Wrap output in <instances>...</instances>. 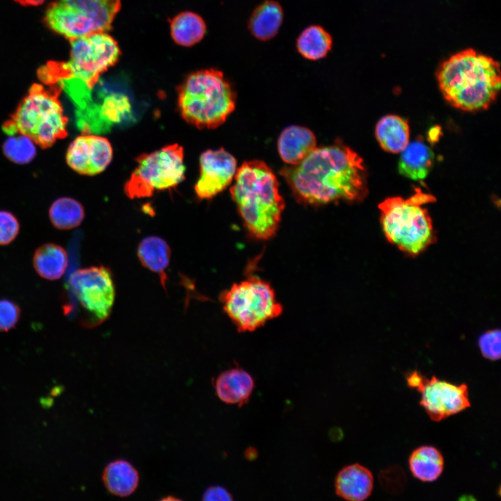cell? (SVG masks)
<instances>
[{"instance_id": "f546056e", "label": "cell", "mask_w": 501, "mask_h": 501, "mask_svg": "<svg viewBox=\"0 0 501 501\" xmlns=\"http://www.w3.org/2000/svg\"><path fill=\"white\" fill-rule=\"evenodd\" d=\"M19 307L8 299L0 300V332H7L13 328L20 318Z\"/></svg>"}, {"instance_id": "ac0fdd59", "label": "cell", "mask_w": 501, "mask_h": 501, "mask_svg": "<svg viewBox=\"0 0 501 501\" xmlns=\"http://www.w3.org/2000/svg\"><path fill=\"white\" fill-rule=\"evenodd\" d=\"M102 478L106 490L121 498L132 495L139 483L138 470L129 461L122 459L109 462L103 470Z\"/></svg>"}, {"instance_id": "8fae6325", "label": "cell", "mask_w": 501, "mask_h": 501, "mask_svg": "<svg viewBox=\"0 0 501 501\" xmlns=\"http://www.w3.org/2000/svg\"><path fill=\"white\" fill-rule=\"evenodd\" d=\"M68 285L77 300L84 326H96L109 316L116 291L108 268L99 266L79 269L72 274Z\"/></svg>"}, {"instance_id": "2e32d148", "label": "cell", "mask_w": 501, "mask_h": 501, "mask_svg": "<svg viewBox=\"0 0 501 501\" xmlns=\"http://www.w3.org/2000/svg\"><path fill=\"white\" fill-rule=\"evenodd\" d=\"M373 486L372 472L359 463L344 467L335 480L336 495L350 501L366 500L371 495Z\"/></svg>"}, {"instance_id": "d4e9b609", "label": "cell", "mask_w": 501, "mask_h": 501, "mask_svg": "<svg viewBox=\"0 0 501 501\" xmlns=\"http://www.w3.org/2000/svg\"><path fill=\"white\" fill-rule=\"evenodd\" d=\"M170 35L175 43L191 47L205 36L207 27L202 18L193 12H183L170 22Z\"/></svg>"}, {"instance_id": "277c9868", "label": "cell", "mask_w": 501, "mask_h": 501, "mask_svg": "<svg viewBox=\"0 0 501 501\" xmlns=\"http://www.w3.org/2000/svg\"><path fill=\"white\" fill-rule=\"evenodd\" d=\"M230 193L252 237L267 240L276 234L285 202L275 174L264 162L243 163L237 169Z\"/></svg>"}, {"instance_id": "9a60e30c", "label": "cell", "mask_w": 501, "mask_h": 501, "mask_svg": "<svg viewBox=\"0 0 501 501\" xmlns=\"http://www.w3.org/2000/svg\"><path fill=\"white\" fill-rule=\"evenodd\" d=\"M214 387L218 398L227 404L242 406L250 399L255 388L252 376L242 368L225 370L216 378Z\"/></svg>"}, {"instance_id": "9c48e42d", "label": "cell", "mask_w": 501, "mask_h": 501, "mask_svg": "<svg viewBox=\"0 0 501 501\" xmlns=\"http://www.w3.org/2000/svg\"><path fill=\"white\" fill-rule=\"evenodd\" d=\"M9 122L42 147L66 134L67 119L61 104L56 95L38 84L32 86Z\"/></svg>"}, {"instance_id": "7402d4cb", "label": "cell", "mask_w": 501, "mask_h": 501, "mask_svg": "<svg viewBox=\"0 0 501 501\" xmlns=\"http://www.w3.org/2000/svg\"><path fill=\"white\" fill-rule=\"evenodd\" d=\"M408 122L396 115L381 118L375 128L376 138L380 146L392 153L401 152L409 143Z\"/></svg>"}, {"instance_id": "d6a6232c", "label": "cell", "mask_w": 501, "mask_h": 501, "mask_svg": "<svg viewBox=\"0 0 501 501\" xmlns=\"http://www.w3.org/2000/svg\"><path fill=\"white\" fill-rule=\"evenodd\" d=\"M424 376L417 370L406 374V380L407 385L413 388H418L422 383Z\"/></svg>"}, {"instance_id": "8992f818", "label": "cell", "mask_w": 501, "mask_h": 501, "mask_svg": "<svg viewBox=\"0 0 501 501\" xmlns=\"http://www.w3.org/2000/svg\"><path fill=\"white\" fill-rule=\"evenodd\" d=\"M420 189L408 199L390 197L379 205L386 239L400 250L417 256L434 244L436 234L429 212L422 205L434 201Z\"/></svg>"}, {"instance_id": "e575fe53", "label": "cell", "mask_w": 501, "mask_h": 501, "mask_svg": "<svg viewBox=\"0 0 501 501\" xmlns=\"http://www.w3.org/2000/svg\"><path fill=\"white\" fill-rule=\"evenodd\" d=\"M245 456L248 460H253L257 456V452L254 448L249 447L245 452Z\"/></svg>"}, {"instance_id": "6da1fadb", "label": "cell", "mask_w": 501, "mask_h": 501, "mask_svg": "<svg viewBox=\"0 0 501 501\" xmlns=\"http://www.w3.org/2000/svg\"><path fill=\"white\" fill-rule=\"evenodd\" d=\"M280 174L296 199L310 205L360 200L367 193L363 159L340 142L316 148L298 164L283 168Z\"/></svg>"}, {"instance_id": "5b68a950", "label": "cell", "mask_w": 501, "mask_h": 501, "mask_svg": "<svg viewBox=\"0 0 501 501\" xmlns=\"http://www.w3.org/2000/svg\"><path fill=\"white\" fill-rule=\"evenodd\" d=\"M236 94L222 72L210 68L187 76L177 89L182 117L198 129L222 125L235 108Z\"/></svg>"}, {"instance_id": "ffe728a7", "label": "cell", "mask_w": 501, "mask_h": 501, "mask_svg": "<svg viewBox=\"0 0 501 501\" xmlns=\"http://www.w3.org/2000/svg\"><path fill=\"white\" fill-rule=\"evenodd\" d=\"M401 152L399 173L413 180L424 179L434 159L431 148L422 139H416L409 142Z\"/></svg>"}, {"instance_id": "30bf717a", "label": "cell", "mask_w": 501, "mask_h": 501, "mask_svg": "<svg viewBox=\"0 0 501 501\" xmlns=\"http://www.w3.org/2000/svg\"><path fill=\"white\" fill-rule=\"evenodd\" d=\"M136 163L124 186L130 198L150 197L155 191L175 187L184 179V150L178 144L143 154L137 157Z\"/></svg>"}, {"instance_id": "d6986e66", "label": "cell", "mask_w": 501, "mask_h": 501, "mask_svg": "<svg viewBox=\"0 0 501 501\" xmlns=\"http://www.w3.org/2000/svg\"><path fill=\"white\" fill-rule=\"evenodd\" d=\"M283 17V10L278 2L266 0L253 11L248 20V28L255 38L267 41L277 35Z\"/></svg>"}, {"instance_id": "ba28073f", "label": "cell", "mask_w": 501, "mask_h": 501, "mask_svg": "<svg viewBox=\"0 0 501 501\" xmlns=\"http://www.w3.org/2000/svg\"><path fill=\"white\" fill-rule=\"evenodd\" d=\"M224 311L239 331H252L279 316L282 305L273 289L257 276L234 283L221 295Z\"/></svg>"}, {"instance_id": "52a82bcc", "label": "cell", "mask_w": 501, "mask_h": 501, "mask_svg": "<svg viewBox=\"0 0 501 501\" xmlns=\"http://www.w3.org/2000/svg\"><path fill=\"white\" fill-rule=\"evenodd\" d=\"M120 0H59L51 4L45 22L70 40L111 30Z\"/></svg>"}, {"instance_id": "e0dca14e", "label": "cell", "mask_w": 501, "mask_h": 501, "mask_svg": "<svg viewBox=\"0 0 501 501\" xmlns=\"http://www.w3.org/2000/svg\"><path fill=\"white\" fill-rule=\"evenodd\" d=\"M316 138L309 129L291 125L285 128L278 140L281 159L289 165L302 161L316 147Z\"/></svg>"}, {"instance_id": "7a4b0ae2", "label": "cell", "mask_w": 501, "mask_h": 501, "mask_svg": "<svg viewBox=\"0 0 501 501\" xmlns=\"http://www.w3.org/2000/svg\"><path fill=\"white\" fill-rule=\"evenodd\" d=\"M70 43L68 61L49 62L38 74L44 82H57L77 106H82L93 101V89L100 76L117 63L120 50L106 32L77 38Z\"/></svg>"}, {"instance_id": "44dd1931", "label": "cell", "mask_w": 501, "mask_h": 501, "mask_svg": "<svg viewBox=\"0 0 501 501\" xmlns=\"http://www.w3.org/2000/svg\"><path fill=\"white\" fill-rule=\"evenodd\" d=\"M137 255L141 264L157 273L164 287L166 274L171 255V250L167 242L157 236H149L143 239L137 248Z\"/></svg>"}, {"instance_id": "83f0119b", "label": "cell", "mask_w": 501, "mask_h": 501, "mask_svg": "<svg viewBox=\"0 0 501 501\" xmlns=\"http://www.w3.org/2000/svg\"><path fill=\"white\" fill-rule=\"evenodd\" d=\"M36 143L20 132L8 134L3 144V152L11 161L17 164L31 162L36 155Z\"/></svg>"}, {"instance_id": "3957f363", "label": "cell", "mask_w": 501, "mask_h": 501, "mask_svg": "<svg viewBox=\"0 0 501 501\" xmlns=\"http://www.w3.org/2000/svg\"><path fill=\"white\" fill-rule=\"evenodd\" d=\"M436 75L445 99L466 111L487 109L501 86L499 63L472 49L452 55L440 65Z\"/></svg>"}, {"instance_id": "f1b7e54d", "label": "cell", "mask_w": 501, "mask_h": 501, "mask_svg": "<svg viewBox=\"0 0 501 501\" xmlns=\"http://www.w3.org/2000/svg\"><path fill=\"white\" fill-rule=\"evenodd\" d=\"M478 344L482 356L491 360H497L501 356V333L500 329H492L482 334Z\"/></svg>"}, {"instance_id": "4dcf8cb0", "label": "cell", "mask_w": 501, "mask_h": 501, "mask_svg": "<svg viewBox=\"0 0 501 501\" xmlns=\"http://www.w3.org/2000/svg\"><path fill=\"white\" fill-rule=\"evenodd\" d=\"M19 223L10 212L0 211V246L10 244L17 236Z\"/></svg>"}, {"instance_id": "4fadbf2b", "label": "cell", "mask_w": 501, "mask_h": 501, "mask_svg": "<svg viewBox=\"0 0 501 501\" xmlns=\"http://www.w3.org/2000/svg\"><path fill=\"white\" fill-rule=\"evenodd\" d=\"M200 177L195 192L200 199H211L232 181L237 171L235 158L223 148L208 150L200 157Z\"/></svg>"}, {"instance_id": "836d02e7", "label": "cell", "mask_w": 501, "mask_h": 501, "mask_svg": "<svg viewBox=\"0 0 501 501\" xmlns=\"http://www.w3.org/2000/svg\"><path fill=\"white\" fill-rule=\"evenodd\" d=\"M23 6H38L43 3L45 0H15Z\"/></svg>"}, {"instance_id": "7c38bea8", "label": "cell", "mask_w": 501, "mask_h": 501, "mask_svg": "<svg viewBox=\"0 0 501 501\" xmlns=\"http://www.w3.org/2000/svg\"><path fill=\"white\" fill-rule=\"evenodd\" d=\"M421 393L420 404L431 420L441 421L470 406L468 387L466 383L455 385L439 380L436 376H424L416 388Z\"/></svg>"}, {"instance_id": "cb8c5ba5", "label": "cell", "mask_w": 501, "mask_h": 501, "mask_svg": "<svg viewBox=\"0 0 501 501\" xmlns=\"http://www.w3.org/2000/svg\"><path fill=\"white\" fill-rule=\"evenodd\" d=\"M413 475L422 482L436 480L442 474L444 459L441 452L432 446H421L413 450L408 459Z\"/></svg>"}, {"instance_id": "484cf974", "label": "cell", "mask_w": 501, "mask_h": 501, "mask_svg": "<svg viewBox=\"0 0 501 501\" xmlns=\"http://www.w3.org/2000/svg\"><path fill=\"white\" fill-rule=\"evenodd\" d=\"M332 45L331 34L319 25L306 27L296 40L298 52L310 61H317L326 56Z\"/></svg>"}, {"instance_id": "603a6c76", "label": "cell", "mask_w": 501, "mask_h": 501, "mask_svg": "<svg viewBox=\"0 0 501 501\" xmlns=\"http://www.w3.org/2000/svg\"><path fill=\"white\" fill-rule=\"evenodd\" d=\"M67 255L58 244L48 243L38 247L34 253L33 264L38 274L47 280L61 278L67 267Z\"/></svg>"}, {"instance_id": "4316f807", "label": "cell", "mask_w": 501, "mask_h": 501, "mask_svg": "<svg viewBox=\"0 0 501 501\" xmlns=\"http://www.w3.org/2000/svg\"><path fill=\"white\" fill-rule=\"evenodd\" d=\"M49 216L56 228L70 230L81 224L84 218V209L79 201L63 197L56 199L51 204Z\"/></svg>"}, {"instance_id": "1f68e13d", "label": "cell", "mask_w": 501, "mask_h": 501, "mask_svg": "<svg viewBox=\"0 0 501 501\" xmlns=\"http://www.w3.org/2000/svg\"><path fill=\"white\" fill-rule=\"evenodd\" d=\"M203 500H232L233 498L231 493L224 487L221 486H211L208 487L202 494Z\"/></svg>"}, {"instance_id": "5bb4252c", "label": "cell", "mask_w": 501, "mask_h": 501, "mask_svg": "<svg viewBox=\"0 0 501 501\" xmlns=\"http://www.w3.org/2000/svg\"><path fill=\"white\" fill-rule=\"evenodd\" d=\"M113 149L104 137L84 134L77 137L69 145L66 161L78 173L95 175L104 171L111 161Z\"/></svg>"}]
</instances>
